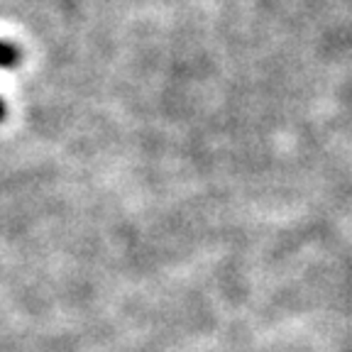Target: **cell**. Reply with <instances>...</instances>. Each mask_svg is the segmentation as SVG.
<instances>
[{
    "label": "cell",
    "instance_id": "1",
    "mask_svg": "<svg viewBox=\"0 0 352 352\" xmlns=\"http://www.w3.org/2000/svg\"><path fill=\"white\" fill-rule=\"evenodd\" d=\"M20 64V50L12 42L0 39V69H12Z\"/></svg>",
    "mask_w": 352,
    "mask_h": 352
},
{
    "label": "cell",
    "instance_id": "2",
    "mask_svg": "<svg viewBox=\"0 0 352 352\" xmlns=\"http://www.w3.org/2000/svg\"><path fill=\"white\" fill-rule=\"evenodd\" d=\"M6 120V103H3V98H0V122Z\"/></svg>",
    "mask_w": 352,
    "mask_h": 352
}]
</instances>
